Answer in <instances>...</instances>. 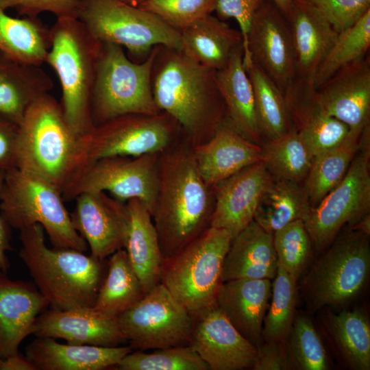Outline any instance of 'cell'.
Wrapping results in <instances>:
<instances>
[{"instance_id": "cell-1", "label": "cell", "mask_w": 370, "mask_h": 370, "mask_svg": "<svg viewBox=\"0 0 370 370\" xmlns=\"http://www.w3.org/2000/svg\"><path fill=\"white\" fill-rule=\"evenodd\" d=\"M158 168L151 217L166 260L210 227L214 195L200 175L193 146L184 136L160 153Z\"/></svg>"}, {"instance_id": "cell-2", "label": "cell", "mask_w": 370, "mask_h": 370, "mask_svg": "<svg viewBox=\"0 0 370 370\" xmlns=\"http://www.w3.org/2000/svg\"><path fill=\"white\" fill-rule=\"evenodd\" d=\"M216 71L180 49L157 47L151 73L154 101L177 122L193 147L211 138L226 119Z\"/></svg>"}, {"instance_id": "cell-3", "label": "cell", "mask_w": 370, "mask_h": 370, "mask_svg": "<svg viewBox=\"0 0 370 370\" xmlns=\"http://www.w3.org/2000/svg\"><path fill=\"white\" fill-rule=\"evenodd\" d=\"M36 224L20 232L19 256L51 308L93 307L106 275L101 260L73 249L49 248Z\"/></svg>"}, {"instance_id": "cell-4", "label": "cell", "mask_w": 370, "mask_h": 370, "mask_svg": "<svg viewBox=\"0 0 370 370\" xmlns=\"http://www.w3.org/2000/svg\"><path fill=\"white\" fill-rule=\"evenodd\" d=\"M50 35L45 62L59 79L65 120L81 137L94 127L90 105L102 42L75 17L57 18Z\"/></svg>"}, {"instance_id": "cell-5", "label": "cell", "mask_w": 370, "mask_h": 370, "mask_svg": "<svg viewBox=\"0 0 370 370\" xmlns=\"http://www.w3.org/2000/svg\"><path fill=\"white\" fill-rule=\"evenodd\" d=\"M16 156V168L43 178L61 193L81 166L79 137L49 93L29 106L18 125Z\"/></svg>"}, {"instance_id": "cell-6", "label": "cell", "mask_w": 370, "mask_h": 370, "mask_svg": "<svg viewBox=\"0 0 370 370\" xmlns=\"http://www.w3.org/2000/svg\"><path fill=\"white\" fill-rule=\"evenodd\" d=\"M0 213L19 232L40 225L53 247L88 249L72 224L60 190L32 173L18 168L5 172L0 185Z\"/></svg>"}, {"instance_id": "cell-7", "label": "cell", "mask_w": 370, "mask_h": 370, "mask_svg": "<svg viewBox=\"0 0 370 370\" xmlns=\"http://www.w3.org/2000/svg\"><path fill=\"white\" fill-rule=\"evenodd\" d=\"M232 240L226 230L209 227L164 260L160 283L193 318L215 306L223 282V262Z\"/></svg>"}, {"instance_id": "cell-8", "label": "cell", "mask_w": 370, "mask_h": 370, "mask_svg": "<svg viewBox=\"0 0 370 370\" xmlns=\"http://www.w3.org/2000/svg\"><path fill=\"white\" fill-rule=\"evenodd\" d=\"M158 46L143 62H135L122 47L102 42L90 105L94 126L123 114L161 112L151 87Z\"/></svg>"}, {"instance_id": "cell-9", "label": "cell", "mask_w": 370, "mask_h": 370, "mask_svg": "<svg viewBox=\"0 0 370 370\" xmlns=\"http://www.w3.org/2000/svg\"><path fill=\"white\" fill-rule=\"evenodd\" d=\"M369 236L348 227L314 262L301 284L306 306L315 312L355 298L370 271Z\"/></svg>"}, {"instance_id": "cell-10", "label": "cell", "mask_w": 370, "mask_h": 370, "mask_svg": "<svg viewBox=\"0 0 370 370\" xmlns=\"http://www.w3.org/2000/svg\"><path fill=\"white\" fill-rule=\"evenodd\" d=\"M77 18L100 42L125 48L135 62H143L157 45L180 49L179 32L121 0H83Z\"/></svg>"}, {"instance_id": "cell-11", "label": "cell", "mask_w": 370, "mask_h": 370, "mask_svg": "<svg viewBox=\"0 0 370 370\" xmlns=\"http://www.w3.org/2000/svg\"><path fill=\"white\" fill-rule=\"evenodd\" d=\"M184 135L168 114H127L93 127L79 137L81 166L108 157L160 153Z\"/></svg>"}, {"instance_id": "cell-12", "label": "cell", "mask_w": 370, "mask_h": 370, "mask_svg": "<svg viewBox=\"0 0 370 370\" xmlns=\"http://www.w3.org/2000/svg\"><path fill=\"white\" fill-rule=\"evenodd\" d=\"M159 154L112 156L85 164L62 190L63 199L72 200L84 193L105 192L124 202L137 199L151 214L158 188Z\"/></svg>"}, {"instance_id": "cell-13", "label": "cell", "mask_w": 370, "mask_h": 370, "mask_svg": "<svg viewBox=\"0 0 370 370\" xmlns=\"http://www.w3.org/2000/svg\"><path fill=\"white\" fill-rule=\"evenodd\" d=\"M132 349L145 350L188 345L193 318L160 283L117 317Z\"/></svg>"}, {"instance_id": "cell-14", "label": "cell", "mask_w": 370, "mask_h": 370, "mask_svg": "<svg viewBox=\"0 0 370 370\" xmlns=\"http://www.w3.org/2000/svg\"><path fill=\"white\" fill-rule=\"evenodd\" d=\"M343 180L315 206L304 221L317 250L327 248L340 231L351 227L370 210V149H359Z\"/></svg>"}, {"instance_id": "cell-15", "label": "cell", "mask_w": 370, "mask_h": 370, "mask_svg": "<svg viewBox=\"0 0 370 370\" xmlns=\"http://www.w3.org/2000/svg\"><path fill=\"white\" fill-rule=\"evenodd\" d=\"M243 51V62L251 60L284 93L295 80L291 25L271 0H264L254 16Z\"/></svg>"}, {"instance_id": "cell-16", "label": "cell", "mask_w": 370, "mask_h": 370, "mask_svg": "<svg viewBox=\"0 0 370 370\" xmlns=\"http://www.w3.org/2000/svg\"><path fill=\"white\" fill-rule=\"evenodd\" d=\"M74 199L75 206L70 213L72 224L92 257L104 260L125 248L129 229L126 202L105 192L84 193Z\"/></svg>"}, {"instance_id": "cell-17", "label": "cell", "mask_w": 370, "mask_h": 370, "mask_svg": "<svg viewBox=\"0 0 370 370\" xmlns=\"http://www.w3.org/2000/svg\"><path fill=\"white\" fill-rule=\"evenodd\" d=\"M189 345L209 370L252 368L258 351L216 306L193 317Z\"/></svg>"}, {"instance_id": "cell-18", "label": "cell", "mask_w": 370, "mask_h": 370, "mask_svg": "<svg viewBox=\"0 0 370 370\" xmlns=\"http://www.w3.org/2000/svg\"><path fill=\"white\" fill-rule=\"evenodd\" d=\"M273 179L260 160L214 186L210 227L226 230L232 238L236 236L254 220L260 197Z\"/></svg>"}, {"instance_id": "cell-19", "label": "cell", "mask_w": 370, "mask_h": 370, "mask_svg": "<svg viewBox=\"0 0 370 370\" xmlns=\"http://www.w3.org/2000/svg\"><path fill=\"white\" fill-rule=\"evenodd\" d=\"M329 115L360 134L369 125L370 60L369 56L341 68L316 88Z\"/></svg>"}, {"instance_id": "cell-20", "label": "cell", "mask_w": 370, "mask_h": 370, "mask_svg": "<svg viewBox=\"0 0 370 370\" xmlns=\"http://www.w3.org/2000/svg\"><path fill=\"white\" fill-rule=\"evenodd\" d=\"M33 334L62 338L71 344L102 347L119 346L127 341L117 318L93 307L46 310L37 317Z\"/></svg>"}, {"instance_id": "cell-21", "label": "cell", "mask_w": 370, "mask_h": 370, "mask_svg": "<svg viewBox=\"0 0 370 370\" xmlns=\"http://www.w3.org/2000/svg\"><path fill=\"white\" fill-rule=\"evenodd\" d=\"M284 96L293 127L308 144L314 156L336 145L349 134L348 126L325 111L312 82L295 79Z\"/></svg>"}, {"instance_id": "cell-22", "label": "cell", "mask_w": 370, "mask_h": 370, "mask_svg": "<svg viewBox=\"0 0 370 370\" xmlns=\"http://www.w3.org/2000/svg\"><path fill=\"white\" fill-rule=\"evenodd\" d=\"M49 306L33 284L12 280L0 271V354L3 358L18 353L23 341L33 334L37 317Z\"/></svg>"}, {"instance_id": "cell-23", "label": "cell", "mask_w": 370, "mask_h": 370, "mask_svg": "<svg viewBox=\"0 0 370 370\" xmlns=\"http://www.w3.org/2000/svg\"><path fill=\"white\" fill-rule=\"evenodd\" d=\"M198 171L210 187L261 160V146L238 133L225 119L208 141L193 147Z\"/></svg>"}, {"instance_id": "cell-24", "label": "cell", "mask_w": 370, "mask_h": 370, "mask_svg": "<svg viewBox=\"0 0 370 370\" xmlns=\"http://www.w3.org/2000/svg\"><path fill=\"white\" fill-rule=\"evenodd\" d=\"M272 291L269 279H237L221 283L215 306L249 341L262 343L263 321Z\"/></svg>"}, {"instance_id": "cell-25", "label": "cell", "mask_w": 370, "mask_h": 370, "mask_svg": "<svg viewBox=\"0 0 370 370\" xmlns=\"http://www.w3.org/2000/svg\"><path fill=\"white\" fill-rule=\"evenodd\" d=\"M292 32L295 79L312 82L338 34L307 0H292L287 17Z\"/></svg>"}, {"instance_id": "cell-26", "label": "cell", "mask_w": 370, "mask_h": 370, "mask_svg": "<svg viewBox=\"0 0 370 370\" xmlns=\"http://www.w3.org/2000/svg\"><path fill=\"white\" fill-rule=\"evenodd\" d=\"M130 346L102 347L60 343L36 337L26 347V358L37 370H101L116 367L132 352Z\"/></svg>"}, {"instance_id": "cell-27", "label": "cell", "mask_w": 370, "mask_h": 370, "mask_svg": "<svg viewBox=\"0 0 370 370\" xmlns=\"http://www.w3.org/2000/svg\"><path fill=\"white\" fill-rule=\"evenodd\" d=\"M278 267L273 234L253 220L232 238L223 262L222 282L237 279L271 280Z\"/></svg>"}, {"instance_id": "cell-28", "label": "cell", "mask_w": 370, "mask_h": 370, "mask_svg": "<svg viewBox=\"0 0 370 370\" xmlns=\"http://www.w3.org/2000/svg\"><path fill=\"white\" fill-rule=\"evenodd\" d=\"M53 87L40 66L18 62L0 52L1 118L18 125L29 106Z\"/></svg>"}, {"instance_id": "cell-29", "label": "cell", "mask_w": 370, "mask_h": 370, "mask_svg": "<svg viewBox=\"0 0 370 370\" xmlns=\"http://www.w3.org/2000/svg\"><path fill=\"white\" fill-rule=\"evenodd\" d=\"M243 47L227 65L216 71V80L223 99L226 119L241 135L259 145L262 135L255 109L253 87L243 64Z\"/></svg>"}, {"instance_id": "cell-30", "label": "cell", "mask_w": 370, "mask_h": 370, "mask_svg": "<svg viewBox=\"0 0 370 370\" xmlns=\"http://www.w3.org/2000/svg\"><path fill=\"white\" fill-rule=\"evenodd\" d=\"M126 203L129 229L124 249L147 293L160 283L164 259L151 214L145 205L137 199Z\"/></svg>"}, {"instance_id": "cell-31", "label": "cell", "mask_w": 370, "mask_h": 370, "mask_svg": "<svg viewBox=\"0 0 370 370\" xmlns=\"http://www.w3.org/2000/svg\"><path fill=\"white\" fill-rule=\"evenodd\" d=\"M243 36L212 14L180 32V49L199 64L219 71L243 45Z\"/></svg>"}, {"instance_id": "cell-32", "label": "cell", "mask_w": 370, "mask_h": 370, "mask_svg": "<svg viewBox=\"0 0 370 370\" xmlns=\"http://www.w3.org/2000/svg\"><path fill=\"white\" fill-rule=\"evenodd\" d=\"M321 324L334 350L347 367L370 369V323L362 308L334 313L327 310Z\"/></svg>"}, {"instance_id": "cell-33", "label": "cell", "mask_w": 370, "mask_h": 370, "mask_svg": "<svg viewBox=\"0 0 370 370\" xmlns=\"http://www.w3.org/2000/svg\"><path fill=\"white\" fill-rule=\"evenodd\" d=\"M301 183L273 178L260 197L254 220L272 234L295 221H304L312 206Z\"/></svg>"}, {"instance_id": "cell-34", "label": "cell", "mask_w": 370, "mask_h": 370, "mask_svg": "<svg viewBox=\"0 0 370 370\" xmlns=\"http://www.w3.org/2000/svg\"><path fill=\"white\" fill-rule=\"evenodd\" d=\"M50 47V28L38 17H12L0 8L1 53L18 62L41 66Z\"/></svg>"}, {"instance_id": "cell-35", "label": "cell", "mask_w": 370, "mask_h": 370, "mask_svg": "<svg viewBox=\"0 0 370 370\" xmlns=\"http://www.w3.org/2000/svg\"><path fill=\"white\" fill-rule=\"evenodd\" d=\"M107 269L93 308L117 318L145 293L125 249L109 256Z\"/></svg>"}, {"instance_id": "cell-36", "label": "cell", "mask_w": 370, "mask_h": 370, "mask_svg": "<svg viewBox=\"0 0 370 370\" xmlns=\"http://www.w3.org/2000/svg\"><path fill=\"white\" fill-rule=\"evenodd\" d=\"M360 134L349 132L343 141L314 157L304 184L312 207L343 180L358 151Z\"/></svg>"}, {"instance_id": "cell-37", "label": "cell", "mask_w": 370, "mask_h": 370, "mask_svg": "<svg viewBox=\"0 0 370 370\" xmlns=\"http://www.w3.org/2000/svg\"><path fill=\"white\" fill-rule=\"evenodd\" d=\"M243 64L253 87L262 137L267 140L282 136L293 127L284 93L251 60Z\"/></svg>"}, {"instance_id": "cell-38", "label": "cell", "mask_w": 370, "mask_h": 370, "mask_svg": "<svg viewBox=\"0 0 370 370\" xmlns=\"http://www.w3.org/2000/svg\"><path fill=\"white\" fill-rule=\"evenodd\" d=\"M261 149V160L277 180L304 181L314 157L310 147L293 127L278 138L267 140Z\"/></svg>"}, {"instance_id": "cell-39", "label": "cell", "mask_w": 370, "mask_h": 370, "mask_svg": "<svg viewBox=\"0 0 370 370\" xmlns=\"http://www.w3.org/2000/svg\"><path fill=\"white\" fill-rule=\"evenodd\" d=\"M370 47V11L355 25L338 34L319 64L313 79L315 88L348 64L364 58Z\"/></svg>"}, {"instance_id": "cell-40", "label": "cell", "mask_w": 370, "mask_h": 370, "mask_svg": "<svg viewBox=\"0 0 370 370\" xmlns=\"http://www.w3.org/2000/svg\"><path fill=\"white\" fill-rule=\"evenodd\" d=\"M262 327L265 341H286L295 317L297 281L278 266Z\"/></svg>"}, {"instance_id": "cell-41", "label": "cell", "mask_w": 370, "mask_h": 370, "mask_svg": "<svg viewBox=\"0 0 370 370\" xmlns=\"http://www.w3.org/2000/svg\"><path fill=\"white\" fill-rule=\"evenodd\" d=\"M286 343L291 369H330L329 358L321 336L308 317L295 314Z\"/></svg>"}, {"instance_id": "cell-42", "label": "cell", "mask_w": 370, "mask_h": 370, "mask_svg": "<svg viewBox=\"0 0 370 370\" xmlns=\"http://www.w3.org/2000/svg\"><path fill=\"white\" fill-rule=\"evenodd\" d=\"M116 367L120 370H209L189 345L156 349L151 353L132 351Z\"/></svg>"}, {"instance_id": "cell-43", "label": "cell", "mask_w": 370, "mask_h": 370, "mask_svg": "<svg viewBox=\"0 0 370 370\" xmlns=\"http://www.w3.org/2000/svg\"><path fill=\"white\" fill-rule=\"evenodd\" d=\"M278 266L296 280L310 258L312 242L303 220L295 221L273 233Z\"/></svg>"}, {"instance_id": "cell-44", "label": "cell", "mask_w": 370, "mask_h": 370, "mask_svg": "<svg viewBox=\"0 0 370 370\" xmlns=\"http://www.w3.org/2000/svg\"><path fill=\"white\" fill-rule=\"evenodd\" d=\"M216 3L217 0H145L138 7L180 33L212 14Z\"/></svg>"}, {"instance_id": "cell-45", "label": "cell", "mask_w": 370, "mask_h": 370, "mask_svg": "<svg viewBox=\"0 0 370 370\" xmlns=\"http://www.w3.org/2000/svg\"><path fill=\"white\" fill-rule=\"evenodd\" d=\"M340 34L370 11V0H307Z\"/></svg>"}, {"instance_id": "cell-46", "label": "cell", "mask_w": 370, "mask_h": 370, "mask_svg": "<svg viewBox=\"0 0 370 370\" xmlns=\"http://www.w3.org/2000/svg\"><path fill=\"white\" fill-rule=\"evenodd\" d=\"M83 0H0V8L6 11L15 10L20 16L38 17L42 12H50L57 18H77Z\"/></svg>"}, {"instance_id": "cell-47", "label": "cell", "mask_w": 370, "mask_h": 370, "mask_svg": "<svg viewBox=\"0 0 370 370\" xmlns=\"http://www.w3.org/2000/svg\"><path fill=\"white\" fill-rule=\"evenodd\" d=\"M264 0H217L215 11L222 21L234 18L240 27L243 36V49L246 46L247 36L256 12Z\"/></svg>"}, {"instance_id": "cell-48", "label": "cell", "mask_w": 370, "mask_h": 370, "mask_svg": "<svg viewBox=\"0 0 370 370\" xmlns=\"http://www.w3.org/2000/svg\"><path fill=\"white\" fill-rule=\"evenodd\" d=\"M254 370H286L291 369L286 341H265L258 346L252 367Z\"/></svg>"}, {"instance_id": "cell-49", "label": "cell", "mask_w": 370, "mask_h": 370, "mask_svg": "<svg viewBox=\"0 0 370 370\" xmlns=\"http://www.w3.org/2000/svg\"><path fill=\"white\" fill-rule=\"evenodd\" d=\"M18 125L0 117V171L16 167V140Z\"/></svg>"}, {"instance_id": "cell-50", "label": "cell", "mask_w": 370, "mask_h": 370, "mask_svg": "<svg viewBox=\"0 0 370 370\" xmlns=\"http://www.w3.org/2000/svg\"><path fill=\"white\" fill-rule=\"evenodd\" d=\"M4 171H0V185L4 177ZM10 227L0 213V271L7 273L10 262L6 251L11 249Z\"/></svg>"}, {"instance_id": "cell-51", "label": "cell", "mask_w": 370, "mask_h": 370, "mask_svg": "<svg viewBox=\"0 0 370 370\" xmlns=\"http://www.w3.org/2000/svg\"><path fill=\"white\" fill-rule=\"evenodd\" d=\"M1 370H37L36 367L26 356H22L19 352L4 358Z\"/></svg>"}, {"instance_id": "cell-52", "label": "cell", "mask_w": 370, "mask_h": 370, "mask_svg": "<svg viewBox=\"0 0 370 370\" xmlns=\"http://www.w3.org/2000/svg\"><path fill=\"white\" fill-rule=\"evenodd\" d=\"M358 230L365 234L369 236L370 234V216L369 214L365 217L359 222L354 226L349 227Z\"/></svg>"}, {"instance_id": "cell-53", "label": "cell", "mask_w": 370, "mask_h": 370, "mask_svg": "<svg viewBox=\"0 0 370 370\" xmlns=\"http://www.w3.org/2000/svg\"><path fill=\"white\" fill-rule=\"evenodd\" d=\"M271 1L287 18L291 11L292 0H271Z\"/></svg>"}, {"instance_id": "cell-54", "label": "cell", "mask_w": 370, "mask_h": 370, "mask_svg": "<svg viewBox=\"0 0 370 370\" xmlns=\"http://www.w3.org/2000/svg\"><path fill=\"white\" fill-rule=\"evenodd\" d=\"M121 1L133 6H138L140 3H142L145 0H121Z\"/></svg>"}, {"instance_id": "cell-55", "label": "cell", "mask_w": 370, "mask_h": 370, "mask_svg": "<svg viewBox=\"0 0 370 370\" xmlns=\"http://www.w3.org/2000/svg\"><path fill=\"white\" fill-rule=\"evenodd\" d=\"M3 360H4V358L2 357V356H1V354H0V370L2 369V366H3Z\"/></svg>"}]
</instances>
